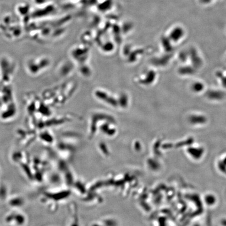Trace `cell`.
<instances>
[{
    "mask_svg": "<svg viewBox=\"0 0 226 226\" xmlns=\"http://www.w3.org/2000/svg\"><path fill=\"white\" fill-rule=\"evenodd\" d=\"M18 11H19V12H20L21 14H25V13H26L27 11V7H26V6H24V7H23V6H20V7H19V8H18Z\"/></svg>",
    "mask_w": 226,
    "mask_h": 226,
    "instance_id": "6da1fadb",
    "label": "cell"
}]
</instances>
